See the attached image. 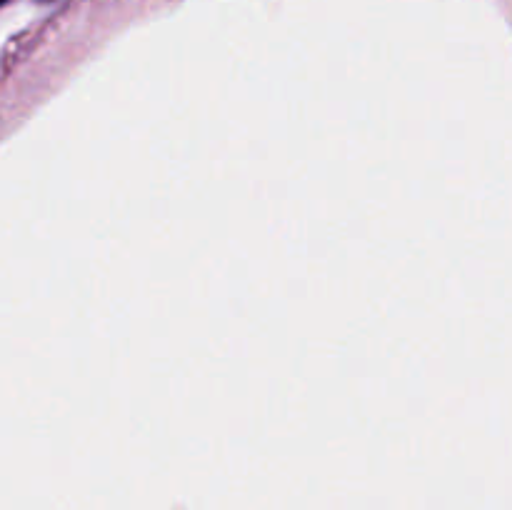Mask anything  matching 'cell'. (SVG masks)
<instances>
[{
	"label": "cell",
	"mask_w": 512,
	"mask_h": 510,
	"mask_svg": "<svg viewBox=\"0 0 512 510\" xmlns=\"http://www.w3.org/2000/svg\"><path fill=\"white\" fill-rule=\"evenodd\" d=\"M5 3V0H0V5H3Z\"/></svg>",
	"instance_id": "1"
}]
</instances>
